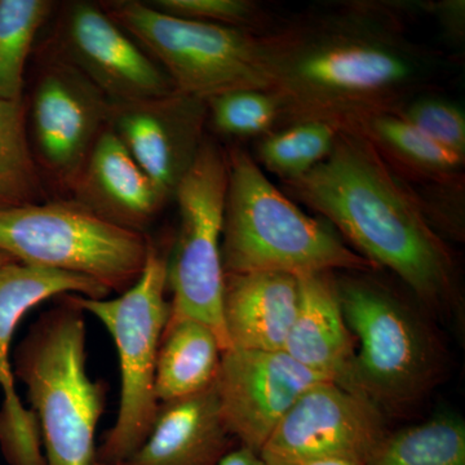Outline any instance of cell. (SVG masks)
Here are the masks:
<instances>
[{
  "label": "cell",
  "instance_id": "cell-6",
  "mask_svg": "<svg viewBox=\"0 0 465 465\" xmlns=\"http://www.w3.org/2000/svg\"><path fill=\"white\" fill-rule=\"evenodd\" d=\"M167 260L150 241L139 281L115 299H88L72 293L84 312L106 327L121 367V403L115 423L96 449L97 463L121 465L143 445L157 416L155 370L162 336L170 320Z\"/></svg>",
  "mask_w": 465,
  "mask_h": 465
},
{
  "label": "cell",
  "instance_id": "cell-14",
  "mask_svg": "<svg viewBox=\"0 0 465 465\" xmlns=\"http://www.w3.org/2000/svg\"><path fill=\"white\" fill-rule=\"evenodd\" d=\"M331 381L283 351H223L216 378L220 409L241 446L260 454L291 407L313 385Z\"/></svg>",
  "mask_w": 465,
  "mask_h": 465
},
{
  "label": "cell",
  "instance_id": "cell-23",
  "mask_svg": "<svg viewBox=\"0 0 465 465\" xmlns=\"http://www.w3.org/2000/svg\"><path fill=\"white\" fill-rule=\"evenodd\" d=\"M54 8L51 0H0V100H24L27 60Z\"/></svg>",
  "mask_w": 465,
  "mask_h": 465
},
{
  "label": "cell",
  "instance_id": "cell-15",
  "mask_svg": "<svg viewBox=\"0 0 465 465\" xmlns=\"http://www.w3.org/2000/svg\"><path fill=\"white\" fill-rule=\"evenodd\" d=\"M207 121L206 101L173 91L153 99L110 103L108 127L168 203L206 140Z\"/></svg>",
  "mask_w": 465,
  "mask_h": 465
},
{
  "label": "cell",
  "instance_id": "cell-32",
  "mask_svg": "<svg viewBox=\"0 0 465 465\" xmlns=\"http://www.w3.org/2000/svg\"><path fill=\"white\" fill-rule=\"evenodd\" d=\"M100 465H103V464H100Z\"/></svg>",
  "mask_w": 465,
  "mask_h": 465
},
{
  "label": "cell",
  "instance_id": "cell-30",
  "mask_svg": "<svg viewBox=\"0 0 465 465\" xmlns=\"http://www.w3.org/2000/svg\"><path fill=\"white\" fill-rule=\"evenodd\" d=\"M290 465H365L354 459L341 457H321L305 459V460L296 461Z\"/></svg>",
  "mask_w": 465,
  "mask_h": 465
},
{
  "label": "cell",
  "instance_id": "cell-7",
  "mask_svg": "<svg viewBox=\"0 0 465 465\" xmlns=\"http://www.w3.org/2000/svg\"><path fill=\"white\" fill-rule=\"evenodd\" d=\"M149 246L148 235L110 224L73 198L0 210V252L119 295L139 281Z\"/></svg>",
  "mask_w": 465,
  "mask_h": 465
},
{
  "label": "cell",
  "instance_id": "cell-16",
  "mask_svg": "<svg viewBox=\"0 0 465 465\" xmlns=\"http://www.w3.org/2000/svg\"><path fill=\"white\" fill-rule=\"evenodd\" d=\"M69 194L110 224L142 234L167 204L109 127L100 134Z\"/></svg>",
  "mask_w": 465,
  "mask_h": 465
},
{
  "label": "cell",
  "instance_id": "cell-1",
  "mask_svg": "<svg viewBox=\"0 0 465 465\" xmlns=\"http://www.w3.org/2000/svg\"><path fill=\"white\" fill-rule=\"evenodd\" d=\"M406 14L405 5L342 2L262 34L269 92L281 106L277 128L323 122L358 131L424 94L442 61L409 35Z\"/></svg>",
  "mask_w": 465,
  "mask_h": 465
},
{
  "label": "cell",
  "instance_id": "cell-18",
  "mask_svg": "<svg viewBox=\"0 0 465 465\" xmlns=\"http://www.w3.org/2000/svg\"><path fill=\"white\" fill-rule=\"evenodd\" d=\"M232 440L213 382L200 393L159 403L149 436L121 465H219Z\"/></svg>",
  "mask_w": 465,
  "mask_h": 465
},
{
  "label": "cell",
  "instance_id": "cell-31",
  "mask_svg": "<svg viewBox=\"0 0 465 465\" xmlns=\"http://www.w3.org/2000/svg\"><path fill=\"white\" fill-rule=\"evenodd\" d=\"M16 262V260L9 258V256L5 255V253L0 252V266L8 264V262Z\"/></svg>",
  "mask_w": 465,
  "mask_h": 465
},
{
  "label": "cell",
  "instance_id": "cell-26",
  "mask_svg": "<svg viewBox=\"0 0 465 465\" xmlns=\"http://www.w3.org/2000/svg\"><path fill=\"white\" fill-rule=\"evenodd\" d=\"M206 104L208 121L224 136L262 137L280 124V103L269 91L225 92Z\"/></svg>",
  "mask_w": 465,
  "mask_h": 465
},
{
  "label": "cell",
  "instance_id": "cell-9",
  "mask_svg": "<svg viewBox=\"0 0 465 465\" xmlns=\"http://www.w3.org/2000/svg\"><path fill=\"white\" fill-rule=\"evenodd\" d=\"M228 180L226 152L204 140L174 194L179 235L167 262V289L173 292L168 322L195 320L231 349L223 317L225 273L222 262L223 213Z\"/></svg>",
  "mask_w": 465,
  "mask_h": 465
},
{
  "label": "cell",
  "instance_id": "cell-21",
  "mask_svg": "<svg viewBox=\"0 0 465 465\" xmlns=\"http://www.w3.org/2000/svg\"><path fill=\"white\" fill-rule=\"evenodd\" d=\"M27 133L25 99L0 100V210L47 202Z\"/></svg>",
  "mask_w": 465,
  "mask_h": 465
},
{
  "label": "cell",
  "instance_id": "cell-4",
  "mask_svg": "<svg viewBox=\"0 0 465 465\" xmlns=\"http://www.w3.org/2000/svg\"><path fill=\"white\" fill-rule=\"evenodd\" d=\"M43 312L15 351L47 465H99L94 434L108 387L87 372L85 312L72 293Z\"/></svg>",
  "mask_w": 465,
  "mask_h": 465
},
{
  "label": "cell",
  "instance_id": "cell-24",
  "mask_svg": "<svg viewBox=\"0 0 465 465\" xmlns=\"http://www.w3.org/2000/svg\"><path fill=\"white\" fill-rule=\"evenodd\" d=\"M356 133L375 143L387 159L396 164L439 180H452L464 158L419 131L399 115H381L363 124Z\"/></svg>",
  "mask_w": 465,
  "mask_h": 465
},
{
  "label": "cell",
  "instance_id": "cell-28",
  "mask_svg": "<svg viewBox=\"0 0 465 465\" xmlns=\"http://www.w3.org/2000/svg\"><path fill=\"white\" fill-rule=\"evenodd\" d=\"M399 116L428 137L465 159L463 110L440 97L421 94L401 110Z\"/></svg>",
  "mask_w": 465,
  "mask_h": 465
},
{
  "label": "cell",
  "instance_id": "cell-5",
  "mask_svg": "<svg viewBox=\"0 0 465 465\" xmlns=\"http://www.w3.org/2000/svg\"><path fill=\"white\" fill-rule=\"evenodd\" d=\"M336 277L349 331L356 339L354 388L384 414L409 409L440 384L442 348L414 309L381 284L351 273Z\"/></svg>",
  "mask_w": 465,
  "mask_h": 465
},
{
  "label": "cell",
  "instance_id": "cell-10",
  "mask_svg": "<svg viewBox=\"0 0 465 465\" xmlns=\"http://www.w3.org/2000/svg\"><path fill=\"white\" fill-rule=\"evenodd\" d=\"M27 109V133L45 183L70 193L100 134L110 101L74 66L43 50Z\"/></svg>",
  "mask_w": 465,
  "mask_h": 465
},
{
  "label": "cell",
  "instance_id": "cell-12",
  "mask_svg": "<svg viewBox=\"0 0 465 465\" xmlns=\"http://www.w3.org/2000/svg\"><path fill=\"white\" fill-rule=\"evenodd\" d=\"M388 433L374 403L336 382L321 381L291 407L259 455L271 465L321 457L366 465Z\"/></svg>",
  "mask_w": 465,
  "mask_h": 465
},
{
  "label": "cell",
  "instance_id": "cell-3",
  "mask_svg": "<svg viewBox=\"0 0 465 465\" xmlns=\"http://www.w3.org/2000/svg\"><path fill=\"white\" fill-rule=\"evenodd\" d=\"M226 161L222 231L225 274L280 272L300 277L376 271L329 223L308 216L274 186L246 149L232 146Z\"/></svg>",
  "mask_w": 465,
  "mask_h": 465
},
{
  "label": "cell",
  "instance_id": "cell-19",
  "mask_svg": "<svg viewBox=\"0 0 465 465\" xmlns=\"http://www.w3.org/2000/svg\"><path fill=\"white\" fill-rule=\"evenodd\" d=\"M299 305V280L280 272L225 274L223 317L231 348L283 351Z\"/></svg>",
  "mask_w": 465,
  "mask_h": 465
},
{
  "label": "cell",
  "instance_id": "cell-29",
  "mask_svg": "<svg viewBox=\"0 0 465 465\" xmlns=\"http://www.w3.org/2000/svg\"><path fill=\"white\" fill-rule=\"evenodd\" d=\"M219 465H271L266 463L264 459L260 457L256 452L251 451L250 449L241 448L232 450L225 455L224 459L220 461Z\"/></svg>",
  "mask_w": 465,
  "mask_h": 465
},
{
  "label": "cell",
  "instance_id": "cell-13",
  "mask_svg": "<svg viewBox=\"0 0 465 465\" xmlns=\"http://www.w3.org/2000/svg\"><path fill=\"white\" fill-rule=\"evenodd\" d=\"M75 293L105 299L110 291L84 275L51 271L11 262L0 266V448L9 465H47L41 430L32 410H26L15 388L9 348L21 318L45 300Z\"/></svg>",
  "mask_w": 465,
  "mask_h": 465
},
{
  "label": "cell",
  "instance_id": "cell-2",
  "mask_svg": "<svg viewBox=\"0 0 465 465\" xmlns=\"http://www.w3.org/2000/svg\"><path fill=\"white\" fill-rule=\"evenodd\" d=\"M284 185L358 255L375 269L393 272L425 307L437 313L460 312L457 266L448 244L420 198L371 140L341 131L326 159Z\"/></svg>",
  "mask_w": 465,
  "mask_h": 465
},
{
  "label": "cell",
  "instance_id": "cell-17",
  "mask_svg": "<svg viewBox=\"0 0 465 465\" xmlns=\"http://www.w3.org/2000/svg\"><path fill=\"white\" fill-rule=\"evenodd\" d=\"M298 280V312L283 351L305 369L360 394L353 381L356 339L342 314L335 273L300 275Z\"/></svg>",
  "mask_w": 465,
  "mask_h": 465
},
{
  "label": "cell",
  "instance_id": "cell-8",
  "mask_svg": "<svg viewBox=\"0 0 465 465\" xmlns=\"http://www.w3.org/2000/svg\"><path fill=\"white\" fill-rule=\"evenodd\" d=\"M100 5L162 67L174 91L204 101L231 91H269L262 34L168 16L140 0Z\"/></svg>",
  "mask_w": 465,
  "mask_h": 465
},
{
  "label": "cell",
  "instance_id": "cell-20",
  "mask_svg": "<svg viewBox=\"0 0 465 465\" xmlns=\"http://www.w3.org/2000/svg\"><path fill=\"white\" fill-rule=\"evenodd\" d=\"M223 348L216 333L195 320L168 322L155 370V396L159 403L185 399L215 382Z\"/></svg>",
  "mask_w": 465,
  "mask_h": 465
},
{
  "label": "cell",
  "instance_id": "cell-22",
  "mask_svg": "<svg viewBox=\"0 0 465 465\" xmlns=\"http://www.w3.org/2000/svg\"><path fill=\"white\" fill-rule=\"evenodd\" d=\"M366 465H465V423L442 414L388 433Z\"/></svg>",
  "mask_w": 465,
  "mask_h": 465
},
{
  "label": "cell",
  "instance_id": "cell-25",
  "mask_svg": "<svg viewBox=\"0 0 465 465\" xmlns=\"http://www.w3.org/2000/svg\"><path fill=\"white\" fill-rule=\"evenodd\" d=\"M339 133L323 122H298L275 128L259 137L255 161L282 182H292L326 159Z\"/></svg>",
  "mask_w": 465,
  "mask_h": 465
},
{
  "label": "cell",
  "instance_id": "cell-27",
  "mask_svg": "<svg viewBox=\"0 0 465 465\" xmlns=\"http://www.w3.org/2000/svg\"><path fill=\"white\" fill-rule=\"evenodd\" d=\"M148 5L168 16L260 34L269 32L275 25L264 9L250 0H153Z\"/></svg>",
  "mask_w": 465,
  "mask_h": 465
},
{
  "label": "cell",
  "instance_id": "cell-11",
  "mask_svg": "<svg viewBox=\"0 0 465 465\" xmlns=\"http://www.w3.org/2000/svg\"><path fill=\"white\" fill-rule=\"evenodd\" d=\"M45 50L74 66L110 103L153 99L174 91L162 67L100 3H65Z\"/></svg>",
  "mask_w": 465,
  "mask_h": 465
}]
</instances>
